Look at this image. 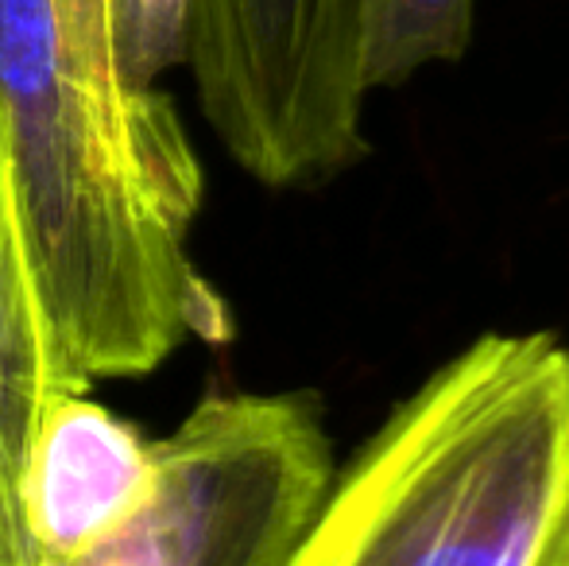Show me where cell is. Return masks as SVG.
Here are the masks:
<instances>
[{
  "label": "cell",
  "instance_id": "cell-9",
  "mask_svg": "<svg viewBox=\"0 0 569 566\" xmlns=\"http://www.w3.org/2000/svg\"><path fill=\"white\" fill-rule=\"evenodd\" d=\"M117 86L132 106L156 93V82L187 59L194 0H101Z\"/></svg>",
  "mask_w": 569,
  "mask_h": 566
},
{
  "label": "cell",
  "instance_id": "cell-5",
  "mask_svg": "<svg viewBox=\"0 0 569 566\" xmlns=\"http://www.w3.org/2000/svg\"><path fill=\"white\" fill-rule=\"evenodd\" d=\"M151 489V438L106 404L54 396L23 474V528L36 566H74L124 528Z\"/></svg>",
  "mask_w": 569,
  "mask_h": 566
},
{
  "label": "cell",
  "instance_id": "cell-4",
  "mask_svg": "<svg viewBox=\"0 0 569 566\" xmlns=\"http://www.w3.org/2000/svg\"><path fill=\"white\" fill-rule=\"evenodd\" d=\"M333 474L315 393H213L151 443L143 505L74 566H283Z\"/></svg>",
  "mask_w": 569,
  "mask_h": 566
},
{
  "label": "cell",
  "instance_id": "cell-1",
  "mask_svg": "<svg viewBox=\"0 0 569 566\" xmlns=\"http://www.w3.org/2000/svg\"><path fill=\"white\" fill-rule=\"evenodd\" d=\"M0 151L59 396L143 377L232 318L163 202L82 90L51 0H0Z\"/></svg>",
  "mask_w": 569,
  "mask_h": 566
},
{
  "label": "cell",
  "instance_id": "cell-3",
  "mask_svg": "<svg viewBox=\"0 0 569 566\" xmlns=\"http://www.w3.org/2000/svg\"><path fill=\"white\" fill-rule=\"evenodd\" d=\"M380 0H194L187 67L213 137L260 187L302 190L365 163Z\"/></svg>",
  "mask_w": 569,
  "mask_h": 566
},
{
  "label": "cell",
  "instance_id": "cell-2",
  "mask_svg": "<svg viewBox=\"0 0 569 566\" xmlns=\"http://www.w3.org/2000/svg\"><path fill=\"white\" fill-rule=\"evenodd\" d=\"M283 566H569V346L488 330L345 461Z\"/></svg>",
  "mask_w": 569,
  "mask_h": 566
},
{
  "label": "cell",
  "instance_id": "cell-6",
  "mask_svg": "<svg viewBox=\"0 0 569 566\" xmlns=\"http://www.w3.org/2000/svg\"><path fill=\"white\" fill-rule=\"evenodd\" d=\"M54 396L51 349L0 151V566H36L23 528V474L39 419Z\"/></svg>",
  "mask_w": 569,
  "mask_h": 566
},
{
  "label": "cell",
  "instance_id": "cell-7",
  "mask_svg": "<svg viewBox=\"0 0 569 566\" xmlns=\"http://www.w3.org/2000/svg\"><path fill=\"white\" fill-rule=\"evenodd\" d=\"M51 4L70 67L98 106V113L113 129L120 148L132 156V163L163 195L171 210H179L182 218H194L198 202H202V167H198L174 106L163 93H151L140 106H132L120 93L113 59H109L106 4L101 0H51Z\"/></svg>",
  "mask_w": 569,
  "mask_h": 566
},
{
  "label": "cell",
  "instance_id": "cell-8",
  "mask_svg": "<svg viewBox=\"0 0 569 566\" xmlns=\"http://www.w3.org/2000/svg\"><path fill=\"white\" fill-rule=\"evenodd\" d=\"M477 0H380L368 93L399 90L419 70L461 62L472 43Z\"/></svg>",
  "mask_w": 569,
  "mask_h": 566
}]
</instances>
